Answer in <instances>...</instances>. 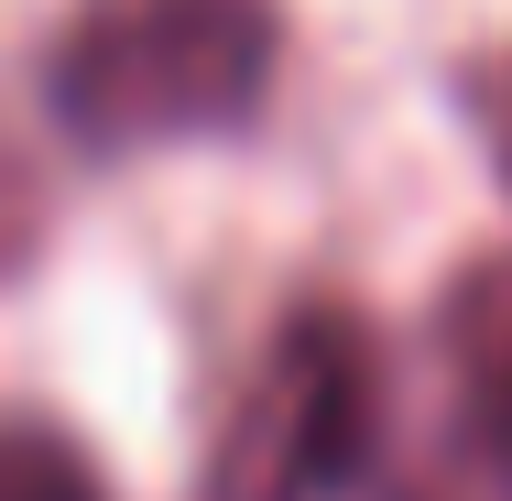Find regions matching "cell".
<instances>
[{"mask_svg":"<svg viewBox=\"0 0 512 501\" xmlns=\"http://www.w3.org/2000/svg\"><path fill=\"white\" fill-rule=\"evenodd\" d=\"M273 77H284L273 0H88L44 55V99L77 153H164L251 131Z\"/></svg>","mask_w":512,"mask_h":501,"instance_id":"cell-1","label":"cell"},{"mask_svg":"<svg viewBox=\"0 0 512 501\" xmlns=\"http://www.w3.org/2000/svg\"><path fill=\"white\" fill-rule=\"evenodd\" d=\"M382 447V327L349 295L284 305L229 403L197 501H338Z\"/></svg>","mask_w":512,"mask_h":501,"instance_id":"cell-2","label":"cell"},{"mask_svg":"<svg viewBox=\"0 0 512 501\" xmlns=\"http://www.w3.org/2000/svg\"><path fill=\"white\" fill-rule=\"evenodd\" d=\"M0 501H109V480L88 469V447L66 425L0 414Z\"/></svg>","mask_w":512,"mask_h":501,"instance_id":"cell-3","label":"cell"},{"mask_svg":"<svg viewBox=\"0 0 512 501\" xmlns=\"http://www.w3.org/2000/svg\"><path fill=\"white\" fill-rule=\"evenodd\" d=\"M469 425H480V458H491V480L512 501V305L491 316V338L469 349Z\"/></svg>","mask_w":512,"mask_h":501,"instance_id":"cell-4","label":"cell"},{"mask_svg":"<svg viewBox=\"0 0 512 501\" xmlns=\"http://www.w3.org/2000/svg\"><path fill=\"white\" fill-rule=\"evenodd\" d=\"M44 229H55V197H44V175H33V153H22V131L0 120V284L44 251Z\"/></svg>","mask_w":512,"mask_h":501,"instance_id":"cell-5","label":"cell"},{"mask_svg":"<svg viewBox=\"0 0 512 501\" xmlns=\"http://www.w3.org/2000/svg\"><path fill=\"white\" fill-rule=\"evenodd\" d=\"M480 131H491V164H502V186H512V55L480 77Z\"/></svg>","mask_w":512,"mask_h":501,"instance_id":"cell-6","label":"cell"}]
</instances>
